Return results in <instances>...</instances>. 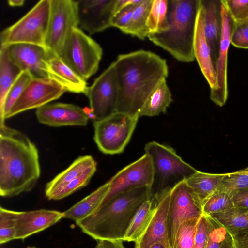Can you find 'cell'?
Wrapping results in <instances>:
<instances>
[{
  "label": "cell",
  "mask_w": 248,
  "mask_h": 248,
  "mask_svg": "<svg viewBox=\"0 0 248 248\" xmlns=\"http://www.w3.org/2000/svg\"><path fill=\"white\" fill-rule=\"evenodd\" d=\"M118 85L116 112L139 118L145 102L168 76L166 60L140 50L118 55L113 62Z\"/></svg>",
  "instance_id": "1"
},
{
  "label": "cell",
  "mask_w": 248,
  "mask_h": 248,
  "mask_svg": "<svg viewBox=\"0 0 248 248\" xmlns=\"http://www.w3.org/2000/svg\"><path fill=\"white\" fill-rule=\"evenodd\" d=\"M41 169L36 145L22 132L0 126V195L13 197L32 190Z\"/></svg>",
  "instance_id": "2"
},
{
  "label": "cell",
  "mask_w": 248,
  "mask_h": 248,
  "mask_svg": "<svg viewBox=\"0 0 248 248\" xmlns=\"http://www.w3.org/2000/svg\"><path fill=\"white\" fill-rule=\"evenodd\" d=\"M152 197L151 188L148 187L127 191L112 198L76 223L84 233L96 240L124 241L138 209Z\"/></svg>",
  "instance_id": "3"
},
{
  "label": "cell",
  "mask_w": 248,
  "mask_h": 248,
  "mask_svg": "<svg viewBox=\"0 0 248 248\" xmlns=\"http://www.w3.org/2000/svg\"><path fill=\"white\" fill-rule=\"evenodd\" d=\"M200 0H168L167 29L148 34L154 44L184 62L195 60L194 43Z\"/></svg>",
  "instance_id": "4"
},
{
  "label": "cell",
  "mask_w": 248,
  "mask_h": 248,
  "mask_svg": "<svg viewBox=\"0 0 248 248\" xmlns=\"http://www.w3.org/2000/svg\"><path fill=\"white\" fill-rule=\"evenodd\" d=\"M144 151L151 157L154 167V180L151 187L152 197L171 190L197 171L170 146L153 141L145 145Z\"/></svg>",
  "instance_id": "5"
},
{
  "label": "cell",
  "mask_w": 248,
  "mask_h": 248,
  "mask_svg": "<svg viewBox=\"0 0 248 248\" xmlns=\"http://www.w3.org/2000/svg\"><path fill=\"white\" fill-rule=\"evenodd\" d=\"M50 8V0L38 1L17 21L1 32L0 47L26 43L45 47Z\"/></svg>",
  "instance_id": "6"
},
{
  "label": "cell",
  "mask_w": 248,
  "mask_h": 248,
  "mask_svg": "<svg viewBox=\"0 0 248 248\" xmlns=\"http://www.w3.org/2000/svg\"><path fill=\"white\" fill-rule=\"evenodd\" d=\"M102 54L100 45L80 28L76 27L72 30L60 57L86 80L97 71Z\"/></svg>",
  "instance_id": "7"
},
{
  "label": "cell",
  "mask_w": 248,
  "mask_h": 248,
  "mask_svg": "<svg viewBox=\"0 0 248 248\" xmlns=\"http://www.w3.org/2000/svg\"><path fill=\"white\" fill-rule=\"evenodd\" d=\"M139 117L115 112L94 121V140L103 153L115 155L123 153L130 140Z\"/></svg>",
  "instance_id": "8"
},
{
  "label": "cell",
  "mask_w": 248,
  "mask_h": 248,
  "mask_svg": "<svg viewBox=\"0 0 248 248\" xmlns=\"http://www.w3.org/2000/svg\"><path fill=\"white\" fill-rule=\"evenodd\" d=\"M50 1V14L45 47L51 56L60 57L72 30L78 27L77 1Z\"/></svg>",
  "instance_id": "9"
},
{
  "label": "cell",
  "mask_w": 248,
  "mask_h": 248,
  "mask_svg": "<svg viewBox=\"0 0 248 248\" xmlns=\"http://www.w3.org/2000/svg\"><path fill=\"white\" fill-rule=\"evenodd\" d=\"M203 214L202 203L192 189L183 180L170 190L167 223L169 242L172 248L181 224Z\"/></svg>",
  "instance_id": "10"
},
{
  "label": "cell",
  "mask_w": 248,
  "mask_h": 248,
  "mask_svg": "<svg viewBox=\"0 0 248 248\" xmlns=\"http://www.w3.org/2000/svg\"><path fill=\"white\" fill-rule=\"evenodd\" d=\"M118 85L113 62L97 78L85 95L88 98L94 121L105 118L116 112Z\"/></svg>",
  "instance_id": "11"
},
{
  "label": "cell",
  "mask_w": 248,
  "mask_h": 248,
  "mask_svg": "<svg viewBox=\"0 0 248 248\" xmlns=\"http://www.w3.org/2000/svg\"><path fill=\"white\" fill-rule=\"evenodd\" d=\"M154 176L151 158L144 153L139 159L123 168L108 181L110 185V190L100 206L114 197L127 191L142 187L151 188Z\"/></svg>",
  "instance_id": "12"
},
{
  "label": "cell",
  "mask_w": 248,
  "mask_h": 248,
  "mask_svg": "<svg viewBox=\"0 0 248 248\" xmlns=\"http://www.w3.org/2000/svg\"><path fill=\"white\" fill-rule=\"evenodd\" d=\"M66 91L59 83L49 78H34L25 87L5 118L22 112L39 108L59 98Z\"/></svg>",
  "instance_id": "13"
},
{
  "label": "cell",
  "mask_w": 248,
  "mask_h": 248,
  "mask_svg": "<svg viewBox=\"0 0 248 248\" xmlns=\"http://www.w3.org/2000/svg\"><path fill=\"white\" fill-rule=\"evenodd\" d=\"M117 0L77 1L78 26L90 35L112 27Z\"/></svg>",
  "instance_id": "14"
},
{
  "label": "cell",
  "mask_w": 248,
  "mask_h": 248,
  "mask_svg": "<svg viewBox=\"0 0 248 248\" xmlns=\"http://www.w3.org/2000/svg\"><path fill=\"white\" fill-rule=\"evenodd\" d=\"M170 190L154 197L156 200L155 209L145 229L135 242L134 248H149L156 243L171 248L167 223Z\"/></svg>",
  "instance_id": "15"
},
{
  "label": "cell",
  "mask_w": 248,
  "mask_h": 248,
  "mask_svg": "<svg viewBox=\"0 0 248 248\" xmlns=\"http://www.w3.org/2000/svg\"><path fill=\"white\" fill-rule=\"evenodd\" d=\"M11 61L22 71L30 72L34 78H48L46 61L51 56L45 47L18 43L4 46Z\"/></svg>",
  "instance_id": "16"
},
{
  "label": "cell",
  "mask_w": 248,
  "mask_h": 248,
  "mask_svg": "<svg viewBox=\"0 0 248 248\" xmlns=\"http://www.w3.org/2000/svg\"><path fill=\"white\" fill-rule=\"evenodd\" d=\"M38 122L52 127L86 126L89 116L80 107L64 103H48L36 109Z\"/></svg>",
  "instance_id": "17"
},
{
  "label": "cell",
  "mask_w": 248,
  "mask_h": 248,
  "mask_svg": "<svg viewBox=\"0 0 248 248\" xmlns=\"http://www.w3.org/2000/svg\"><path fill=\"white\" fill-rule=\"evenodd\" d=\"M222 2V1H221ZM222 33L219 54L216 70L217 87L210 90L211 100L216 105L222 107L227 101L228 95L227 87V56L234 21L222 3Z\"/></svg>",
  "instance_id": "18"
},
{
  "label": "cell",
  "mask_w": 248,
  "mask_h": 248,
  "mask_svg": "<svg viewBox=\"0 0 248 248\" xmlns=\"http://www.w3.org/2000/svg\"><path fill=\"white\" fill-rule=\"evenodd\" d=\"M62 212L41 209L30 211H16V239L25 238L49 228L63 218Z\"/></svg>",
  "instance_id": "19"
},
{
  "label": "cell",
  "mask_w": 248,
  "mask_h": 248,
  "mask_svg": "<svg viewBox=\"0 0 248 248\" xmlns=\"http://www.w3.org/2000/svg\"><path fill=\"white\" fill-rule=\"evenodd\" d=\"M204 14L205 36L216 69L222 33L221 0H200Z\"/></svg>",
  "instance_id": "20"
},
{
  "label": "cell",
  "mask_w": 248,
  "mask_h": 248,
  "mask_svg": "<svg viewBox=\"0 0 248 248\" xmlns=\"http://www.w3.org/2000/svg\"><path fill=\"white\" fill-rule=\"evenodd\" d=\"M195 59L207 80L210 90L216 88L217 72L212 61L211 50L206 41L204 30V14L201 3L198 11L194 43Z\"/></svg>",
  "instance_id": "21"
},
{
  "label": "cell",
  "mask_w": 248,
  "mask_h": 248,
  "mask_svg": "<svg viewBox=\"0 0 248 248\" xmlns=\"http://www.w3.org/2000/svg\"><path fill=\"white\" fill-rule=\"evenodd\" d=\"M48 78L61 85L66 91L85 93L88 86L86 80L73 71L61 58L50 56L46 61Z\"/></svg>",
  "instance_id": "22"
},
{
  "label": "cell",
  "mask_w": 248,
  "mask_h": 248,
  "mask_svg": "<svg viewBox=\"0 0 248 248\" xmlns=\"http://www.w3.org/2000/svg\"><path fill=\"white\" fill-rule=\"evenodd\" d=\"M96 165V162L91 155L78 157L67 168L46 184L45 189L46 197L49 199L53 194L76 179L89 168Z\"/></svg>",
  "instance_id": "23"
},
{
  "label": "cell",
  "mask_w": 248,
  "mask_h": 248,
  "mask_svg": "<svg viewBox=\"0 0 248 248\" xmlns=\"http://www.w3.org/2000/svg\"><path fill=\"white\" fill-rule=\"evenodd\" d=\"M108 181L99 187L89 195L63 212V218L75 222L81 220L97 210L110 190Z\"/></svg>",
  "instance_id": "24"
},
{
  "label": "cell",
  "mask_w": 248,
  "mask_h": 248,
  "mask_svg": "<svg viewBox=\"0 0 248 248\" xmlns=\"http://www.w3.org/2000/svg\"><path fill=\"white\" fill-rule=\"evenodd\" d=\"M22 71L10 59L5 47L0 49V126L5 124L4 107L10 89Z\"/></svg>",
  "instance_id": "25"
},
{
  "label": "cell",
  "mask_w": 248,
  "mask_h": 248,
  "mask_svg": "<svg viewBox=\"0 0 248 248\" xmlns=\"http://www.w3.org/2000/svg\"><path fill=\"white\" fill-rule=\"evenodd\" d=\"M226 174L209 173L197 170L185 181L202 203L216 192Z\"/></svg>",
  "instance_id": "26"
},
{
  "label": "cell",
  "mask_w": 248,
  "mask_h": 248,
  "mask_svg": "<svg viewBox=\"0 0 248 248\" xmlns=\"http://www.w3.org/2000/svg\"><path fill=\"white\" fill-rule=\"evenodd\" d=\"M172 101L171 93L165 79L150 95L140 112L139 118L164 113Z\"/></svg>",
  "instance_id": "27"
},
{
  "label": "cell",
  "mask_w": 248,
  "mask_h": 248,
  "mask_svg": "<svg viewBox=\"0 0 248 248\" xmlns=\"http://www.w3.org/2000/svg\"><path fill=\"white\" fill-rule=\"evenodd\" d=\"M156 202V199L152 197L142 203L127 229L124 241L135 242L138 239L149 221Z\"/></svg>",
  "instance_id": "28"
},
{
  "label": "cell",
  "mask_w": 248,
  "mask_h": 248,
  "mask_svg": "<svg viewBox=\"0 0 248 248\" xmlns=\"http://www.w3.org/2000/svg\"><path fill=\"white\" fill-rule=\"evenodd\" d=\"M210 216L217 220L232 236L248 229V209L233 206Z\"/></svg>",
  "instance_id": "29"
},
{
  "label": "cell",
  "mask_w": 248,
  "mask_h": 248,
  "mask_svg": "<svg viewBox=\"0 0 248 248\" xmlns=\"http://www.w3.org/2000/svg\"><path fill=\"white\" fill-rule=\"evenodd\" d=\"M206 216L208 232L205 248H234L233 237L227 229L214 217L210 215Z\"/></svg>",
  "instance_id": "30"
},
{
  "label": "cell",
  "mask_w": 248,
  "mask_h": 248,
  "mask_svg": "<svg viewBox=\"0 0 248 248\" xmlns=\"http://www.w3.org/2000/svg\"><path fill=\"white\" fill-rule=\"evenodd\" d=\"M152 3V0H141L136 6L129 25L124 33L141 40L147 37L149 31L146 23Z\"/></svg>",
  "instance_id": "31"
},
{
  "label": "cell",
  "mask_w": 248,
  "mask_h": 248,
  "mask_svg": "<svg viewBox=\"0 0 248 248\" xmlns=\"http://www.w3.org/2000/svg\"><path fill=\"white\" fill-rule=\"evenodd\" d=\"M167 9L168 0H152L146 23L149 34L158 33L167 29Z\"/></svg>",
  "instance_id": "32"
},
{
  "label": "cell",
  "mask_w": 248,
  "mask_h": 248,
  "mask_svg": "<svg viewBox=\"0 0 248 248\" xmlns=\"http://www.w3.org/2000/svg\"><path fill=\"white\" fill-rule=\"evenodd\" d=\"M200 217L191 218L181 224L171 248H195V234Z\"/></svg>",
  "instance_id": "33"
},
{
  "label": "cell",
  "mask_w": 248,
  "mask_h": 248,
  "mask_svg": "<svg viewBox=\"0 0 248 248\" xmlns=\"http://www.w3.org/2000/svg\"><path fill=\"white\" fill-rule=\"evenodd\" d=\"M231 196L226 192H215L202 203V212L205 215L226 211L233 207Z\"/></svg>",
  "instance_id": "34"
},
{
  "label": "cell",
  "mask_w": 248,
  "mask_h": 248,
  "mask_svg": "<svg viewBox=\"0 0 248 248\" xmlns=\"http://www.w3.org/2000/svg\"><path fill=\"white\" fill-rule=\"evenodd\" d=\"M97 169V165L91 167L62 189L53 194L49 200H59L86 186Z\"/></svg>",
  "instance_id": "35"
},
{
  "label": "cell",
  "mask_w": 248,
  "mask_h": 248,
  "mask_svg": "<svg viewBox=\"0 0 248 248\" xmlns=\"http://www.w3.org/2000/svg\"><path fill=\"white\" fill-rule=\"evenodd\" d=\"M16 211L0 207V244L16 239Z\"/></svg>",
  "instance_id": "36"
},
{
  "label": "cell",
  "mask_w": 248,
  "mask_h": 248,
  "mask_svg": "<svg viewBox=\"0 0 248 248\" xmlns=\"http://www.w3.org/2000/svg\"><path fill=\"white\" fill-rule=\"evenodd\" d=\"M32 78L28 71H23L20 73L6 95L4 107L5 117Z\"/></svg>",
  "instance_id": "37"
},
{
  "label": "cell",
  "mask_w": 248,
  "mask_h": 248,
  "mask_svg": "<svg viewBox=\"0 0 248 248\" xmlns=\"http://www.w3.org/2000/svg\"><path fill=\"white\" fill-rule=\"evenodd\" d=\"M248 188V174L238 170L227 173L216 192H226L230 195L234 191Z\"/></svg>",
  "instance_id": "38"
},
{
  "label": "cell",
  "mask_w": 248,
  "mask_h": 248,
  "mask_svg": "<svg viewBox=\"0 0 248 248\" xmlns=\"http://www.w3.org/2000/svg\"><path fill=\"white\" fill-rule=\"evenodd\" d=\"M235 23L248 19V0H221Z\"/></svg>",
  "instance_id": "39"
},
{
  "label": "cell",
  "mask_w": 248,
  "mask_h": 248,
  "mask_svg": "<svg viewBox=\"0 0 248 248\" xmlns=\"http://www.w3.org/2000/svg\"><path fill=\"white\" fill-rule=\"evenodd\" d=\"M231 44L238 48H248V19L241 23L234 22Z\"/></svg>",
  "instance_id": "40"
},
{
  "label": "cell",
  "mask_w": 248,
  "mask_h": 248,
  "mask_svg": "<svg viewBox=\"0 0 248 248\" xmlns=\"http://www.w3.org/2000/svg\"><path fill=\"white\" fill-rule=\"evenodd\" d=\"M136 5L127 6L115 14L112 19V27L118 28L124 32L129 25Z\"/></svg>",
  "instance_id": "41"
},
{
  "label": "cell",
  "mask_w": 248,
  "mask_h": 248,
  "mask_svg": "<svg viewBox=\"0 0 248 248\" xmlns=\"http://www.w3.org/2000/svg\"><path fill=\"white\" fill-rule=\"evenodd\" d=\"M208 232V220L202 214L198 221L195 234V248H205Z\"/></svg>",
  "instance_id": "42"
},
{
  "label": "cell",
  "mask_w": 248,
  "mask_h": 248,
  "mask_svg": "<svg viewBox=\"0 0 248 248\" xmlns=\"http://www.w3.org/2000/svg\"><path fill=\"white\" fill-rule=\"evenodd\" d=\"M230 196L234 206L248 209V188L236 190Z\"/></svg>",
  "instance_id": "43"
},
{
  "label": "cell",
  "mask_w": 248,
  "mask_h": 248,
  "mask_svg": "<svg viewBox=\"0 0 248 248\" xmlns=\"http://www.w3.org/2000/svg\"><path fill=\"white\" fill-rule=\"evenodd\" d=\"M233 237L235 248H248V229L238 232Z\"/></svg>",
  "instance_id": "44"
},
{
  "label": "cell",
  "mask_w": 248,
  "mask_h": 248,
  "mask_svg": "<svg viewBox=\"0 0 248 248\" xmlns=\"http://www.w3.org/2000/svg\"><path fill=\"white\" fill-rule=\"evenodd\" d=\"M122 241L101 240L94 248H125Z\"/></svg>",
  "instance_id": "45"
},
{
  "label": "cell",
  "mask_w": 248,
  "mask_h": 248,
  "mask_svg": "<svg viewBox=\"0 0 248 248\" xmlns=\"http://www.w3.org/2000/svg\"><path fill=\"white\" fill-rule=\"evenodd\" d=\"M141 1V0H117L115 7L114 15L127 6L131 5H138Z\"/></svg>",
  "instance_id": "46"
},
{
  "label": "cell",
  "mask_w": 248,
  "mask_h": 248,
  "mask_svg": "<svg viewBox=\"0 0 248 248\" xmlns=\"http://www.w3.org/2000/svg\"><path fill=\"white\" fill-rule=\"evenodd\" d=\"M24 0H10L8 1V4L12 7H20L24 4Z\"/></svg>",
  "instance_id": "47"
},
{
  "label": "cell",
  "mask_w": 248,
  "mask_h": 248,
  "mask_svg": "<svg viewBox=\"0 0 248 248\" xmlns=\"http://www.w3.org/2000/svg\"><path fill=\"white\" fill-rule=\"evenodd\" d=\"M149 248H170L164 244L162 243H156L152 246H151Z\"/></svg>",
  "instance_id": "48"
},
{
  "label": "cell",
  "mask_w": 248,
  "mask_h": 248,
  "mask_svg": "<svg viewBox=\"0 0 248 248\" xmlns=\"http://www.w3.org/2000/svg\"><path fill=\"white\" fill-rule=\"evenodd\" d=\"M238 171L242 173L248 174V167L239 170Z\"/></svg>",
  "instance_id": "49"
},
{
  "label": "cell",
  "mask_w": 248,
  "mask_h": 248,
  "mask_svg": "<svg viewBox=\"0 0 248 248\" xmlns=\"http://www.w3.org/2000/svg\"><path fill=\"white\" fill-rule=\"evenodd\" d=\"M27 248H35V247H28Z\"/></svg>",
  "instance_id": "50"
},
{
  "label": "cell",
  "mask_w": 248,
  "mask_h": 248,
  "mask_svg": "<svg viewBox=\"0 0 248 248\" xmlns=\"http://www.w3.org/2000/svg\"><path fill=\"white\" fill-rule=\"evenodd\" d=\"M235 248V246H234V248Z\"/></svg>",
  "instance_id": "51"
}]
</instances>
